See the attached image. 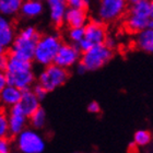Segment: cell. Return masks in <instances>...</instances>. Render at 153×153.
I'll list each match as a JSON object with an SVG mask.
<instances>
[{"mask_svg":"<svg viewBox=\"0 0 153 153\" xmlns=\"http://www.w3.org/2000/svg\"><path fill=\"white\" fill-rule=\"evenodd\" d=\"M7 57V67L3 72L7 76L8 84L16 86L22 91L31 89V85L35 80L31 60L19 58L10 53Z\"/></svg>","mask_w":153,"mask_h":153,"instance_id":"6da1fadb","label":"cell"},{"mask_svg":"<svg viewBox=\"0 0 153 153\" xmlns=\"http://www.w3.org/2000/svg\"><path fill=\"white\" fill-rule=\"evenodd\" d=\"M39 37L41 34L37 32L35 27L25 26L16 33V36L12 46L9 49V53L25 60H32L34 59L35 48Z\"/></svg>","mask_w":153,"mask_h":153,"instance_id":"7a4b0ae2","label":"cell"},{"mask_svg":"<svg viewBox=\"0 0 153 153\" xmlns=\"http://www.w3.org/2000/svg\"><path fill=\"white\" fill-rule=\"evenodd\" d=\"M152 18L151 0H141L130 4L125 18V29L131 34H137L147 29L149 21Z\"/></svg>","mask_w":153,"mask_h":153,"instance_id":"3957f363","label":"cell"},{"mask_svg":"<svg viewBox=\"0 0 153 153\" xmlns=\"http://www.w3.org/2000/svg\"><path fill=\"white\" fill-rule=\"evenodd\" d=\"M62 41L60 36L56 33L41 35L35 48L34 60L38 65H42L44 67L54 64L55 58L57 56Z\"/></svg>","mask_w":153,"mask_h":153,"instance_id":"277c9868","label":"cell"},{"mask_svg":"<svg viewBox=\"0 0 153 153\" xmlns=\"http://www.w3.org/2000/svg\"><path fill=\"white\" fill-rule=\"evenodd\" d=\"M114 56V51L107 45L99 44L82 54L80 62L88 71H95L104 67Z\"/></svg>","mask_w":153,"mask_h":153,"instance_id":"5b68a950","label":"cell"},{"mask_svg":"<svg viewBox=\"0 0 153 153\" xmlns=\"http://www.w3.org/2000/svg\"><path fill=\"white\" fill-rule=\"evenodd\" d=\"M69 78V74L66 68H62L56 64L48 65L42 70L38 76V83L42 84L48 92H51L66 83Z\"/></svg>","mask_w":153,"mask_h":153,"instance_id":"8992f818","label":"cell"},{"mask_svg":"<svg viewBox=\"0 0 153 153\" xmlns=\"http://www.w3.org/2000/svg\"><path fill=\"white\" fill-rule=\"evenodd\" d=\"M128 0H100L96 16L103 23L117 21L127 12Z\"/></svg>","mask_w":153,"mask_h":153,"instance_id":"52a82bcc","label":"cell"},{"mask_svg":"<svg viewBox=\"0 0 153 153\" xmlns=\"http://www.w3.org/2000/svg\"><path fill=\"white\" fill-rule=\"evenodd\" d=\"M106 37V29L102 21H100L99 19L91 20L84 26V38L78 44V46L81 51L84 53L95 45L103 44Z\"/></svg>","mask_w":153,"mask_h":153,"instance_id":"ba28073f","label":"cell"},{"mask_svg":"<svg viewBox=\"0 0 153 153\" xmlns=\"http://www.w3.org/2000/svg\"><path fill=\"white\" fill-rule=\"evenodd\" d=\"M81 57H82V51L78 45L70 43V42L62 43L58 51L57 56L55 58L54 64L67 69L80 62Z\"/></svg>","mask_w":153,"mask_h":153,"instance_id":"9c48e42d","label":"cell"},{"mask_svg":"<svg viewBox=\"0 0 153 153\" xmlns=\"http://www.w3.org/2000/svg\"><path fill=\"white\" fill-rule=\"evenodd\" d=\"M18 147L23 153H42L45 149V142L35 131L23 130L18 137Z\"/></svg>","mask_w":153,"mask_h":153,"instance_id":"30bf717a","label":"cell"},{"mask_svg":"<svg viewBox=\"0 0 153 153\" xmlns=\"http://www.w3.org/2000/svg\"><path fill=\"white\" fill-rule=\"evenodd\" d=\"M16 33L14 31V26L12 22L8 19V16L0 18V51L1 54L11 48Z\"/></svg>","mask_w":153,"mask_h":153,"instance_id":"8fae6325","label":"cell"},{"mask_svg":"<svg viewBox=\"0 0 153 153\" xmlns=\"http://www.w3.org/2000/svg\"><path fill=\"white\" fill-rule=\"evenodd\" d=\"M26 115L24 114L22 106L20 103L10 107L9 112V127L10 134L11 136H19L24 129V125L26 120Z\"/></svg>","mask_w":153,"mask_h":153,"instance_id":"7c38bea8","label":"cell"},{"mask_svg":"<svg viewBox=\"0 0 153 153\" xmlns=\"http://www.w3.org/2000/svg\"><path fill=\"white\" fill-rule=\"evenodd\" d=\"M49 10V18L55 26H60L65 23V16L67 12V0H44Z\"/></svg>","mask_w":153,"mask_h":153,"instance_id":"4fadbf2b","label":"cell"},{"mask_svg":"<svg viewBox=\"0 0 153 153\" xmlns=\"http://www.w3.org/2000/svg\"><path fill=\"white\" fill-rule=\"evenodd\" d=\"M88 21L86 9L68 8L65 16V24L68 27H84Z\"/></svg>","mask_w":153,"mask_h":153,"instance_id":"5bb4252c","label":"cell"},{"mask_svg":"<svg viewBox=\"0 0 153 153\" xmlns=\"http://www.w3.org/2000/svg\"><path fill=\"white\" fill-rule=\"evenodd\" d=\"M20 105L22 106V109L26 117H31L34 113L37 111L39 106V100L33 92V90H24L22 94V99L20 101Z\"/></svg>","mask_w":153,"mask_h":153,"instance_id":"9a60e30c","label":"cell"},{"mask_svg":"<svg viewBox=\"0 0 153 153\" xmlns=\"http://www.w3.org/2000/svg\"><path fill=\"white\" fill-rule=\"evenodd\" d=\"M0 97H1V102L4 105L8 106H13L20 103L21 99H22L23 91L16 86L13 85H8L4 86L2 90H0Z\"/></svg>","mask_w":153,"mask_h":153,"instance_id":"2e32d148","label":"cell"},{"mask_svg":"<svg viewBox=\"0 0 153 153\" xmlns=\"http://www.w3.org/2000/svg\"><path fill=\"white\" fill-rule=\"evenodd\" d=\"M44 11L43 0H24L20 13L26 19H33L41 16Z\"/></svg>","mask_w":153,"mask_h":153,"instance_id":"e0dca14e","label":"cell"},{"mask_svg":"<svg viewBox=\"0 0 153 153\" xmlns=\"http://www.w3.org/2000/svg\"><path fill=\"white\" fill-rule=\"evenodd\" d=\"M134 44L141 51L153 54V30L147 27L137 33Z\"/></svg>","mask_w":153,"mask_h":153,"instance_id":"ac0fdd59","label":"cell"},{"mask_svg":"<svg viewBox=\"0 0 153 153\" xmlns=\"http://www.w3.org/2000/svg\"><path fill=\"white\" fill-rule=\"evenodd\" d=\"M24 0H0V12L4 16H16L20 12Z\"/></svg>","mask_w":153,"mask_h":153,"instance_id":"d6986e66","label":"cell"},{"mask_svg":"<svg viewBox=\"0 0 153 153\" xmlns=\"http://www.w3.org/2000/svg\"><path fill=\"white\" fill-rule=\"evenodd\" d=\"M45 120H46V113H45V111L42 108V107H39V108L30 117L31 125H32V127L35 128V129H41V128L44 127Z\"/></svg>","mask_w":153,"mask_h":153,"instance_id":"ffe728a7","label":"cell"},{"mask_svg":"<svg viewBox=\"0 0 153 153\" xmlns=\"http://www.w3.org/2000/svg\"><path fill=\"white\" fill-rule=\"evenodd\" d=\"M67 37L70 43L78 45L84 38V27H69Z\"/></svg>","mask_w":153,"mask_h":153,"instance_id":"44dd1931","label":"cell"},{"mask_svg":"<svg viewBox=\"0 0 153 153\" xmlns=\"http://www.w3.org/2000/svg\"><path fill=\"white\" fill-rule=\"evenodd\" d=\"M134 141L138 146H147L151 141V134L148 130H138L134 136Z\"/></svg>","mask_w":153,"mask_h":153,"instance_id":"7402d4cb","label":"cell"},{"mask_svg":"<svg viewBox=\"0 0 153 153\" xmlns=\"http://www.w3.org/2000/svg\"><path fill=\"white\" fill-rule=\"evenodd\" d=\"M9 127V117H7L4 113L0 115V137L7 138L8 132H10Z\"/></svg>","mask_w":153,"mask_h":153,"instance_id":"603a6c76","label":"cell"},{"mask_svg":"<svg viewBox=\"0 0 153 153\" xmlns=\"http://www.w3.org/2000/svg\"><path fill=\"white\" fill-rule=\"evenodd\" d=\"M68 6L70 8H80L86 9L91 3V0H67Z\"/></svg>","mask_w":153,"mask_h":153,"instance_id":"cb8c5ba5","label":"cell"},{"mask_svg":"<svg viewBox=\"0 0 153 153\" xmlns=\"http://www.w3.org/2000/svg\"><path fill=\"white\" fill-rule=\"evenodd\" d=\"M33 92L35 93V95L37 96V99L39 100V101H42V100L45 99V96L47 95L48 91L45 89L42 84L37 83V84H35V85H34V88H33Z\"/></svg>","mask_w":153,"mask_h":153,"instance_id":"d4e9b609","label":"cell"},{"mask_svg":"<svg viewBox=\"0 0 153 153\" xmlns=\"http://www.w3.org/2000/svg\"><path fill=\"white\" fill-rule=\"evenodd\" d=\"M88 112L93 113V114H97V113L101 112V106H100V104L97 102L93 101V102H91L88 105Z\"/></svg>","mask_w":153,"mask_h":153,"instance_id":"484cf974","label":"cell"},{"mask_svg":"<svg viewBox=\"0 0 153 153\" xmlns=\"http://www.w3.org/2000/svg\"><path fill=\"white\" fill-rule=\"evenodd\" d=\"M0 153H10L9 143H8L7 138H1V140H0Z\"/></svg>","mask_w":153,"mask_h":153,"instance_id":"4316f807","label":"cell"},{"mask_svg":"<svg viewBox=\"0 0 153 153\" xmlns=\"http://www.w3.org/2000/svg\"><path fill=\"white\" fill-rule=\"evenodd\" d=\"M104 44L107 45L109 48L114 49V48L116 47L117 42H116V39H115L114 37H112V36H107V37H106V39H105V42H104Z\"/></svg>","mask_w":153,"mask_h":153,"instance_id":"83f0119b","label":"cell"},{"mask_svg":"<svg viewBox=\"0 0 153 153\" xmlns=\"http://www.w3.org/2000/svg\"><path fill=\"white\" fill-rule=\"evenodd\" d=\"M8 85V81H7V76L4 74H0V90H2L4 86Z\"/></svg>","mask_w":153,"mask_h":153,"instance_id":"f1b7e54d","label":"cell"},{"mask_svg":"<svg viewBox=\"0 0 153 153\" xmlns=\"http://www.w3.org/2000/svg\"><path fill=\"white\" fill-rule=\"evenodd\" d=\"M148 27L151 30H153V16L150 19V21H149V24H148Z\"/></svg>","mask_w":153,"mask_h":153,"instance_id":"f546056e","label":"cell"},{"mask_svg":"<svg viewBox=\"0 0 153 153\" xmlns=\"http://www.w3.org/2000/svg\"><path fill=\"white\" fill-rule=\"evenodd\" d=\"M139 1H141V0H128V2L130 3V4H132V3H137V2H139Z\"/></svg>","mask_w":153,"mask_h":153,"instance_id":"4dcf8cb0","label":"cell"},{"mask_svg":"<svg viewBox=\"0 0 153 153\" xmlns=\"http://www.w3.org/2000/svg\"><path fill=\"white\" fill-rule=\"evenodd\" d=\"M151 3H152V16H153V0H151Z\"/></svg>","mask_w":153,"mask_h":153,"instance_id":"1f68e13d","label":"cell"}]
</instances>
